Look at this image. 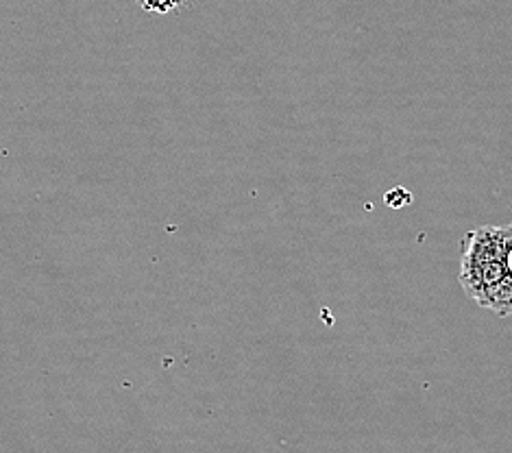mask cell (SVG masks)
I'll use <instances>...</instances> for the list:
<instances>
[{"mask_svg":"<svg viewBox=\"0 0 512 453\" xmlns=\"http://www.w3.org/2000/svg\"><path fill=\"white\" fill-rule=\"evenodd\" d=\"M138 3H142V7L151 11H170L179 7L181 3H186V0H138Z\"/></svg>","mask_w":512,"mask_h":453,"instance_id":"cell-3","label":"cell"},{"mask_svg":"<svg viewBox=\"0 0 512 453\" xmlns=\"http://www.w3.org/2000/svg\"><path fill=\"white\" fill-rule=\"evenodd\" d=\"M512 225L478 227L465 238L460 284L480 305L512 273Z\"/></svg>","mask_w":512,"mask_h":453,"instance_id":"cell-1","label":"cell"},{"mask_svg":"<svg viewBox=\"0 0 512 453\" xmlns=\"http://www.w3.org/2000/svg\"><path fill=\"white\" fill-rule=\"evenodd\" d=\"M482 308L491 310L497 316H510L512 314V273L499 284L486 301L482 303Z\"/></svg>","mask_w":512,"mask_h":453,"instance_id":"cell-2","label":"cell"}]
</instances>
